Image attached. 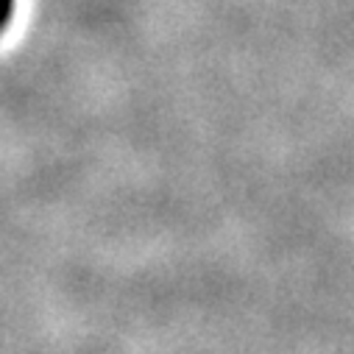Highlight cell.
<instances>
[{
	"instance_id": "1",
	"label": "cell",
	"mask_w": 354,
	"mask_h": 354,
	"mask_svg": "<svg viewBox=\"0 0 354 354\" xmlns=\"http://www.w3.org/2000/svg\"><path fill=\"white\" fill-rule=\"evenodd\" d=\"M12 12H15V0H0V28L12 20Z\"/></svg>"
}]
</instances>
